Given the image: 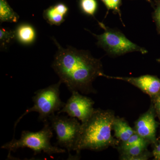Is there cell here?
Masks as SVG:
<instances>
[{
	"instance_id": "cell-21",
	"label": "cell",
	"mask_w": 160,
	"mask_h": 160,
	"mask_svg": "<svg viewBox=\"0 0 160 160\" xmlns=\"http://www.w3.org/2000/svg\"><path fill=\"white\" fill-rule=\"evenodd\" d=\"M154 98V108L155 110L156 111L157 113L160 120V93Z\"/></svg>"
},
{
	"instance_id": "cell-4",
	"label": "cell",
	"mask_w": 160,
	"mask_h": 160,
	"mask_svg": "<svg viewBox=\"0 0 160 160\" xmlns=\"http://www.w3.org/2000/svg\"><path fill=\"white\" fill-rule=\"evenodd\" d=\"M61 81L50 85L46 88L39 89L35 92L32 97L33 106L22 114L15 122L14 131L20 121L28 113L36 112L39 113L38 120L43 122L48 120L49 117L55 112L59 111L65 103L62 102L60 97V87Z\"/></svg>"
},
{
	"instance_id": "cell-12",
	"label": "cell",
	"mask_w": 160,
	"mask_h": 160,
	"mask_svg": "<svg viewBox=\"0 0 160 160\" xmlns=\"http://www.w3.org/2000/svg\"><path fill=\"white\" fill-rule=\"evenodd\" d=\"M112 129L114 132L115 138L120 142L127 141L131 136L135 133L133 128L123 118L115 117L112 123Z\"/></svg>"
},
{
	"instance_id": "cell-10",
	"label": "cell",
	"mask_w": 160,
	"mask_h": 160,
	"mask_svg": "<svg viewBox=\"0 0 160 160\" xmlns=\"http://www.w3.org/2000/svg\"><path fill=\"white\" fill-rule=\"evenodd\" d=\"M69 9L63 3H58L51 6L43 12L44 19L50 25L59 26L65 21Z\"/></svg>"
},
{
	"instance_id": "cell-17",
	"label": "cell",
	"mask_w": 160,
	"mask_h": 160,
	"mask_svg": "<svg viewBox=\"0 0 160 160\" xmlns=\"http://www.w3.org/2000/svg\"><path fill=\"white\" fill-rule=\"evenodd\" d=\"M14 38H15L14 30L4 28L0 29V41L3 48H5Z\"/></svg>"
},
{
	"instance_id": "cell-2",
	"label": "cell",
	"mask_w": 160,
	"mask_h": 160,
	"mask_svg": "<svg viewBox=\"0 0 160 160\" xmlns=\"http://www.w3.org/2000/svg\"><path fill=\"white\" fill-rule=\"evenodd\" d=\"M115 117L112 110L95 109L89 119L81 123L79 137L74 149L77 154L84 149L99 151L109 147H117L120 142L111 133Z\"/></svg>"
},
{
	"instance_id": "cell-15",
	"label": "cell",
	"mask_w": 160,
	"mask_h": 160,
	"mask_svg": "<svg viewBox=\"0 0 160 160\" xmlns=\"http://www.w3.org/2000/svg\"><path fill=\"white\" fill-rule=\"evenodd\" d=\"M79 5L80 9L83 13L95 18L98 6L96 0H80Z\"/></svg>"
},
{
	"instance_id": "cell-14",
	"label": "cell",
	"mask_w": 160,
	"mask_h": 160,
	"mask_svg": "<svg viewBox=\"0 0 160 160\" xmlns=\"http://www.w3.org/2000/svg\"><path fill=\"white\" fill-rule=\"evenodd\" d=\"M18 15L13 11L6 0H0V22L1 23L17 22Z\"/></svg>"
},
{
	"instance_id": "cell-7",
	"label": "cell",
	"mask_w": 160,
	"mask_h": 160,
	"mask_svg": "<svg viewBox=\"0 0 160 160\" xmlns=\"http://www.w3.org/2000/svg\"><path fill=\"white\" fill-rule=\"evenodd\" d=\"M71 97L67 100L58 114L67 113L69 117L76 118L83 124L91 116L94 108V102L90 98L80 94L78 91L72 92Z\"/></svg>"
},
{
	"instance_id": "cell-16",
	"label": "cell",
	"mask_w": 160,
	"mask_h": 160,
	"mask_svg": "<svg viewBox=\"0 0 160 160\" xmlns=\"http://www.w3.org/2000/svg\"><path fill=\"white\" fill-rule=\"evenodd\" d=\"M145 142H148L140 137L138 135L137 133H135L127 141L124 142H120L119 145L118 146L117 148L118 151H120V150L130 148L138 144Z\"/></svg>"
},
{
	"instance_id": "cell-13",
	"label": "cell",
	"mask_w": 160,
	"mask_h": 160,
	"mask_svg": "<svg viewBox=\"0 0 160 160\" xmlns=\"http://www.w3.org/2000/svg\"><path fill=\"white\" fill-rule=\"evenodd\" d=\"M15 38L24 45L33 44L36 38V32L33 26L28 23L20 24L14 30Z\"/></svg>"
},
{
	"instance_id": "cell-19",
	"label": "cell",
	"mask_w": 160,
	"mask_h": 160,
	"mask_svg": "<svg viewBox=\"0 0 160 160\" xmlns=\"http://www.w3.org/2000/svg\"><path fill=\"white\" fill-rule=\"evenodd\" d=\"M154 144L155 145L152 151V155L155 159L160 160V141L156 144Z\"/></svg>"
},
{
	"instance_id": "cell-18",
	"label": "cell",
	"mask_w": 160,
	"mask_h": 160,
	"mask_svg": "<svg viewBox=\"0 0 160 160\" xmlns=\"http://www.w3.org/2000/svg\"><path fill=\"white\" fill-rule=\"evenodd\" d=\"M154 12L152 13V18L156 26L158 34H160V0H155L153 3Z\"/></svg>"
},
{
	"instance_id": "cell-9",
	"label": "cell",
	"mask_w": 160,
	"mask_h": 160,
	"mask_svg": "<svg viewBox=\"0 0 160 160\" xmlns=\"http://www.w3.org/2000/svg\"><path fill=\"white\" fill-rule=\"evenodd\" d=\"M153 109L152 106L148 111L141 115L135 122L133 128L135 133L149 144L155 142L158 127Z\"/></svg>"
},
{
	"instance_id": "cell-20",
	"label": "cell",
	"mask_w": 160,
	"mask_h": 160,
	"mask_svg": "<svg viewBox=\"0 0 160 160\" xmlns=\"http://www.w3.org/2000/svg\"><path fill=\"white\" fill-rule=\"evenodd\" d=\"M113 5H114V11L116 13L118 14L121 19V22H122V20L121 17V11H120V7L122 3V0H112Z\"/></svg>"
},
{
	"instance_id": "cell-22",
	"label": "cell",
	"mask_w": 160,
	"mask_h": 160,
	"mask_svg": "<svg viewBox=\"0 0 160 160\" xmlns=\"http://www.w3.org/2000/svg\"><path fill=\"white\" fill-rule=\"evenodd\" d=\"M106 6L108 11L109 10H114V5L112 0H101Z\"/></svg>"
},
{
	"instance_id": "cell-6",
	"label": "cell",
	"mask_w": 160,
	"mask_h": 160,
	"mask_svg": "<svg viewBox=\"0 0 160 160\" xmlns=\"http://www.w3.org/2000/svg\"><path fill=\"white\" fill-rule=\"evenodd\" d=\"M48 120L56 134L57 145L66 149L69 154L70 152L74 151L82 127L77 118L54 114Z\"/></svg>"
},
{
	"instance_id": "cell-3",
	"label": "cell",
	"mask_w": 160,
	"mask_h": 160,
	"mask_svg": "<svg viewBox=\"0 0 160 160\" xmlns=\"http://www.w3.org/2000/svg\"><path fill=\"white\" fill-rule=\"evenodd\" d=\"M44 124V127L39 131H23L19 139L13 138L11 141L3 145L1 148L7 149L9 153L20 148H25L32 149L34 152V155L39 154L42 152L49 155L66 152V149L52 145L50 140L53 137V129L49 120L45 121Z\"/></svg>"
},
{
	"instance_id": "cell-11",
	"label": "cell",
	"mask_w": 160,
	"mask_h": 160,
	"mask_svg": "<svg viewBox=\"0 0 160 160\" xmlns=\"http://www.w3.org/2000/svg\"><path fill=\"white\" fill-rule=\"evenodd\" d=\"M148 142L142 143L132 146L127 149L119 151L120 160H146L150 157V153L147 147Z\"/></svg>"
},
{
	"instance_id": "cell-5",
	"label": "cell",
	"mask_w": 160,
	"mask_h": 160,
	"mask_svg": "<svg viewBox=\"0 0 160 160\" xmlns=\"http://www.w3.org/2000/svg\"><path fill=\"white\" fill-rule=\"evenodd\" d=\"M98 24L104 30L102 34H95L87 30L97 40L96 44L98 46L102 48L110 56L115 57L133 52H138L143 54L148 52L145 48L128 39L119 29L110 28L102 22H98Z\"/></svg>"
},
{
	"instance_id": "cell-23",
	"label": "cell",
	"mask_w": 160,
	"mask_h": 160,
	"mask_svg": "<svg viewBox=\"0 0 160 160\" xmlns=\"http://www.w3.org/2000/svg\"><path fill=\"white\" fill-rule=\"evenodd\" d=\"M146 1H147V2H149L151 4V6L153 7V3L152 2V1L151 0H146Z\"/></svg>"
},
{
	"instance_id": "cell-24",
	"label": "cell",
	"mask_w": 160,
	"mask_h": 160,
	"mask_svg": "<svg viewBox=\"0 0 160 160\" xmlns=\"http://www.w3.org/2000/svg\"><path fill=\"white\" fill-rule=\"evenodd\" d=\"M157 61L158 62L160 63V58H158V59H157Z\"/></svg>"
},
{
	"instance_id": "cell-8",
	"label": "cell",
	"mask_w": 160,
	"mask_h": 160,
	"mask_svg": "<svg viewBox=\"0 0 160 160\" xmlns=\"http://www.w3.org/2000/svg\"><path fill=\"white\" fill-rule=\"evenodd\" d=\"M103 77L124 81L138 88L151 98L160 93V79L151 75H144L138 77H115L104 74Z\"/></svg>"
},
{
	"instance_id": "cell-1",
	"label": "cell",
	"mask_w": 160,
	"mask_h": 160,
	"mask_svg": "<svg viewBox=\"0 0 160 160\" xmlns=\"http://www.w3.org/2000/svg\"><path fill=\"white\" fill-rule=\"evenodd\" d=\"M58 48L52 67L72 92L78 91L84 94L96 93L92 83L97 78L105 74L101 60L89 52L68 46L64 48L52 38Z\"/></svg>"
}]
</instances>
